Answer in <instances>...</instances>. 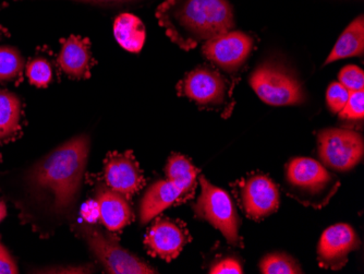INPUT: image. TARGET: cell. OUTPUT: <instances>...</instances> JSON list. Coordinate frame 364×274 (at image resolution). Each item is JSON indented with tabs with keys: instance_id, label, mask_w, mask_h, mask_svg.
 Listing matches in <instances>:
<instances>
[{
	"instance_id": "obj_5",
	"label": "cell",
	"mask_w": 364,
	"mask_h": 274,
	"mask_svg": "<svg viewBox=\"0 0 364 274\" xmlns=\"http://www.w3.org/2000/svg\"><path fill=\"white\" fill-rule=\"evenodd\" d=\"M180 95L196 102L201 107L218 110L225 117L234 108L232 85L220 71L200 66L186 75L178 85Z\"/></svg>"
},
{
	"instance_id": "obj_25",
	"label": "cell",
	"mask_w": 364,
	"mask_h": 274,
	"mask_svg": "<svg viewBox=\"0 0 364 274\" xmlns=\"http://www.w3.org/2000/svg\"><path fill=\"white\" fill-rule=\"evenodd\" d=\"M339 83L349 92L361 91L364 88V73L353 65L343 67L339 73Z\"/></svg>"
},
{
	"instance_id": "obj_24",
	"label": "cell",
	"mask_w": 364,
	"mask_h": 274,
	"mask_svg": "<svg viewBox=\"0 0 364 274\" xmlns=\"http://www.w3.org/2000/svg\"><path fill=\"white\" fill-rule=\"evenodd\" d=\"M339 118L343 120L357 122L364 117V91L350 92L348 101L338 112Z\"/></svg>"
},
{
	"instance_id": "obj_28",
	"label": "cell",
	"mask_w": 364,
	"mask_h": 274,
	"mask_svg": "<svg viewBox=\"0 0 364 274\" xmlns=\"http://www.w3.org/2000/svg\"><path fill=\"white\" fill-rule=\"evenodd\" d=\"M19 273V269L16 265L12 255L5 246L0 243V274Z\"/></svg>"
},
{
	"instance_id": "obj_26",
	"label": "cell",
	"mask_w": 364,
	"mask_h": 274,
	"mask_svg": "<svg viewBox=\"0 0 364 274\" xmlns=\"http://www.w3.org/2000/svg\"><path fill=\"white\" fill-rule=\"evenodd\" d=\"M349 95H350V92L346 89L341 83H332L327 89L326 93V102L329 110L334 114H338L348 101Z\"/></svg>"
},
{
	"instance_id": "obj_23",
	"label": "cell",
	"mask_w": 364,
	"mask_h": 274,
	"mask_svg": "<svg viewBox=\"0 0 364 274\" xmlns=\"http://www.w3.org/2000/svg\"><path fill=\"white\" fill-rule=\"evenodd\" d=\"M26 75L31 85L38 88L47 87L53 80L52 65L47 59L41 57L33 59L26 66Z\"/></svg>"
},
{
	"instance_id": "obj_9",
	"label": "cell",
	"mask_w": 364,
	"mask_h": 274,
	"mask_svg": "<svg viewBox=\"0 0 364 274\" xmlns=\"http://www.w3.org/2000/svg\"><path fill=\"white\" fill-rule=\"evenodd\" d=\"M239 204L247 218L259 221L277 211L279 191L277 186L263 174H252L234 185Z\"/></svg>"
},
{
	"instance_id": "obj_3",
	"label": "cell",
	"mask_w": 364,
	"mask_h": 274,
	"mask_svg": "<svg viewBox=\"0 0 364 274\" xmlns=\"http://www.w3.org/2000/svg\"><path fill=\"white\" fill-rule=\"evenodd\" d=\"M287 195L304 206L321 209L328 204L341 181L310 157H294L286 165Z\"/></svg>"
},
{
	"instance_id": "obj_22",
	"label": "cell",
	"mask_w": 364,
	"mask_h": 274,
	"mask_svg": "<svg viewBox=\"0 0 364 274\" xmlns=\"http://www.w3.org/2000/svg\"><path fill=\"white\" fill-rule=\"evenodd\" d=\"M259 270L263 274L302 273L299 263L286 253H269L262 259Z\"/></svg>"
},
{
	"instance_id": "obj_6",
	"label": "cell",
	"mask_w": 364,
	"mask_h": 274,
	"mask_svg": "<svg viewBox=\"0 0 364 274\" xmlns=\"http://www.w3.org/2000/svg\"><path fill=\"white\" fill-rule=\"evenodd\" d=\"M198 181L201 194L193 206L194 214L220 231L229 244L241 247L240 221L234 202L226 191L215 187L204 176H200Z\"/></svg>"
},
{
	"instance_id": "obj_2",
	"label": "cell",
	"mask_w": 364,
	"mask_h": 274,
	"mask_svg": "<svg viewBox=\"0 0 364 274\" xmlns=\"http://www.w3.org/2000/svg\"><path fill=\"white\" fill-rule=\"evenodd\" d=\"M156 18L171 42L190 51L235 26L228 0H165Z\"/></svg>"
},
{
	"instance_id": "obj_15",
	"label": "cell",
	"mask_w": 364,
	"mask_h": 274,
	"mask_svg": "<svg viewBox=\"0 0 364 274\" xmlns=\"http://www.w3.org/2000/svg\"><path fill=\"white\" fill-rule=\"evenodd\" d=\"M186 200L188 198L185 192L173 181L169 179L156 181L149 187L141 200L140 222L146 224L176 202Z\"/></svg>"
},
{
	"instance_id": "obj_27",
	"label": "cell",
	"mask_w": 364,
	"mask_h": 274,
	"mask_svg": "<svg viewBox=\"0 0 364 274\" xmlns=\"http://www.w3.org/2000/svg\"><path fill=\"white\" fill-rule=\"evenodd\" d=\"M210 274H241L243 273L242 265L236 258H225L223 260L215 263L210 267Z\"/></svg>"
},
{
	"instance_id": "obj_10",
	"label": "cell",
	"mask_w": 364,
	"mask_h": 274,
	"mask_svg": "<svg viewBox=\"0 0 364 274\" xmlns=\"http://www.w3.org/2000/svg\"><path fill=\"white\" fill-rule=\"evenodd\" d=\"M255 48V38L249 34L228 31L204 42V56L228 73H235L245 65Z\"/></svg>"
},
{
	"instance_id": "obj_14",
	"label": "cell",
	"mask_w": 364,
	"mask_h": 274,
	"mask_svg": "<svg viewBox=\"0 0 364 274\" xmlns=\"http://www.w3.org/2000/svg\"><path fill=\"white\" fill-rule=\"evenodd\" d=\"M95 200L102 223L110 232H118L134 220L128 198L104 184L95 187Z\"/></svg>"
},
{
	"instance_id": "obj_11",
	"label": "cell",
	"mask_w": 364,
	"mask_h": 274,
	"mask_svg": "<svg viewBox=\"0 0 364 274\" xmlns=\"http://www.w3.org/2000/svg\"><path fill=\"white\" fill-rule=\"evenodd\" d=\"M360 241L348 224L333 225L327 228L318 247V259L325 269L341 270L348 263L349 253L357 251Z\"/></svg>"
},
{
	"instance_id": "obj_4",
	"label": "cell",
	"mask_w": 364,
	"mask_h": 274,
	"mask_svg": "<svg viewBox=\"0 0 364 274\" xmlns=\"http://www.w3.org/2000/svg\"><path fill=\"white\" fill-rule=\"evenodd\" d=\"M250 85L259 99L269 105H299L306 102L299 79L279 61L259 65L251 75Z\"/></svg>"
},
{
	"instance_id": "obj_16",
	"label": "cell",
	"mask_w": 364,
	"mask_h": 274,
	"mask_svg": "<svg viewBox=\"0 0 364 274\" xmlns=\"http://www.w3.org/2000/svg\"><path fill=\"white\" fill-rule=\"evenodd\" d=\"M91 59L89 41L73 36L63 42L58 63L63 73L69 77L85 79L90 77Z\"/></svg>"
},
{
	"instance_id": "obj_17",
	"label": "cell",
	"mask_w": 364,
	"mask_h": 274,
	"mask_svg": "<svg viewBox=\"0 0 364 274\" xmlns=\"http://www.w3.org/2000/svg\"><path fill=\"white\" fill-rule=\"evenodd\" d=\"M364 53V19L363 16L355 18L335 44L324 65L335 63L339 59L362 56Z\"/></svg>"
},
{
	"instance_id": "obj_19",
	"label": "cell",
	"mask_w": 364,
	"mask_h": 274,
	"mask_svg": "<svg viewBox=\"0 0 364 274\" xmlns=\"http://www.w3.org/2000/svg\"><path fill=\"white\" fill-rule=\"evenodd\" d=\"M165 175H166V179L173 181L183 190L188 199L193 196L196 188L198 169L190 162L187 157L180 154L171 155L165 167Z\"/></svg>"
},
{
	"instance_id": "obj_21",
	"label": "cell",
	"mask_w": 364,
	"mask_h": 274,
	"mask_svg": "<svg viewBox=\"0 0 364 274\" xmlns=\"http://www.w3.org/2000/svg\"><path fill=\"white\" fill-rule=\"evenodd\" d=\"M23 69V57L16 47L0 46V81L16 79Z\"/></svg>"
},
{
	"instance_id": "obj_7",
	"label": "cell",
	"mask_w": 364,
	"mask_h": 274,
	"mask_svg": "<svg viewBox=\"0 0 364 274\" xmlns=\"http://www.w3.org/2000/svg\"><path fill=\"white\" fill-rule=\"evenodd\" d=\"M77 228L81 236L87 241L90 251L103 265L108 273H156L142 259L122 248L118 239L110 233L103 232L90 225H79Z\"/></svg>"
},
{
	"instance_id": "obj_29",
	"label": "cell",
	"mask_w": 364,
	"mask_h": 274,
	"mask_svg": "<svg viewBox=\"0 0 364 274\" xmlns=\"http://www.w3.org/2000/svg\"><path fill=\"white\" fill-rule=\"evenodd\" d=\"M75 3L89 4L94 6H116L124 5V4L136 3L140 0H69Z\"/></svg>"
},
{
	"instance_id": "obj_30",
	"label": "cell",
	"mask_w": 364,
	"mask_h": 274,
	"mask_svg": "<svg viewBox=\"0 0 364 274\" xmlns=\"http://www.w3.org/2000/svg\"><path fill=\"white\" fill-rule=\"evenodd\" d=\"M7 216V206L0 200V223L3 222L4 218Z\"/></svg>"
},
{
	"instance_id": "obj_8",
	"label": "cell",
	"mask_w": 364,
	"mask_h": 274,
	"mask_svg": "<svg viewBox=\"0 0 364 274\" xmlns=\"http://www.w3.org/2000/svg\"><path fill=\"white\" fill-rule=\"evenodd\" d=\"M318 146L323 164L335 171L353 169L363 157V137L348 129H324L318 132Z\"/></svg>"
},
{
	"instance_id": "obj_20",
	"label": "cell",
	"mask_w": 364,
	"mask_h": 274,
	"mask_svg": "<svg viewBox=\"0 0 364 274\" xmlns=\"http://www.w3.org/2000/svg\"><path fill=\"white\" fill-rule=\"evenodd\" d=\"M21 101L12 92L0 90V140L11 138L19 132Z\"/></svg>"
},
{
	"instance_id": "obj_12",
	"label": "cell",
	"mask_w": 364,
	"mask_h": 274,
	"mask_svg": "<svg viewBox=\"0 0 364 274\" xmlns=\"http://www.w3.org/2000/svg\"><path fill=\"white\" fill-rule=\"evenodd\" d=\"M191 241L185 224L171 218H157L147 231L144 245L150 255L171 261Z\"/></svg>"
},
{
	"instance_id": "obj_18",
	"label": "cell",
	"mask_w": 364,
	"mask_h": 274,
	"mask_svg": "<svg viewBox=\"0 0 364 274\" xmlns=\"http://www.w3.org/2000/svg\"><path fill=\"white\" fill-rule=\"evenodd\" d=\"M114 36L120 46L130 53L142 50L146 38L145 26L134 14H122L114 20Z\"/></svg>"
},
{
	"instance_id": "obj_13",
	"label": "cell",
	"mask_w": 364,
	"mask_h": 274,
	"mask_svg": "<svg viewBox=\"0 0 364 274\" xmlns=\"http://www.w3.org/2000/svg\"><path fill=\"white\" fill-rule=\"evenodd\" d=\"M106 185L126 198H131L144 186V177L131 151L110 153L104 165Z\"/></svg>"
},
{
	"instance_id": "obj_1",
	"label": "cell",
	"mask_w": 364,
	"mask_h": 274,
	"mask_svg": "<svg viewBox=\"0 0 364 274\" xmlns=\"http://www.w3.org/2000/svg\"><path fill=\"white\" fill-rule=\"evenodd\" d=\"M90 152V137L80 135L43 157L26 175L34 204L54 216H68L79 199Z\"/></svg>"
}]
</instances>
